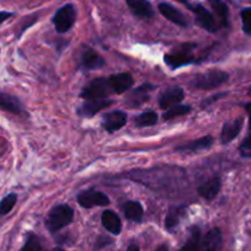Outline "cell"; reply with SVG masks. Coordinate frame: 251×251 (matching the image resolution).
Returning <instances> with one entry per match:
<instances>
[{
	"label": "cell",
	"mask_w": 251,
	"mask_h": 251,
	"mask_svg": "<svg viewBox=\"0 0 251 251\" xmlns=\"http://www.w3.org/2000/svg\"><path fill=\"white\" fill-rule=\"evenodd\" d=\"M76 20V11L73 4L62 6L53 16V25L58 33H66L74 26Z\"/></svg>",
	"instance_id": "5b68a950"
},
{
	"label": "cell",
	"mask_w": 251,
	"mask_h": 251,
	"mask_svg": "<svg viewBox=\"0 0 251 251\" xmlns=\"http://www.w3.org/2000/svg\"><path fill=\"white\" fill-rule=\"evenodd\" d=\"M224 95H226V93H222V94H217V95H216V98H211V99H208V100L203 101V102H202V107H207V106H209V105H211V103L216 102V101H217V100H218V99L223 98V96H224Z\"/></svg>",
	"instance_id": "d6a6232c"
},
{
	"label": "cell",
	"mask_w": 251,
	"mask_h": 251,
	"mask_svg": "<svg viewBox=\"0 0 251 251\" xmlns=\"http://www.w3.org/2000/svg\"><path fill=\"white\" fill-rule=\"evenodd\" d=\"M111 244H112V239L107 238V236H99L98 240H96V244H95V249L100 250V249L111 245Z\"/></svg>",
	"instance_id": "1f68e13d"
},
{
	"label": "cell",
	"mask_w": 251,
	"mask_h": 251,
	"mask_svg": "<svg viewBox=\"0 0 251 251\" xmlns=\"http://www.w3.org/2000/svg\"><path fill=\"white\" fill-rule=\"evenodd\" d=\"M223 248V236L218 228H213L201 239L197 251H222Z\"/></svg>",
	"instance_id": "7c38bea8"
},
{
	"label": "cell",
	"mask_w": 251,
	"mask_h": 251,
	"mask_svg": "<svg viewBox=\"0 0 251 251\" xmlns=\"http://www.w3.org/2000/svg\"><path fill=\"white\" fill-rule=\"evenodd\" d=\"M76 200H78V203L86 209L96 206L106 207L110 204V199L107 197V195L98 191V190H94V188H89V190L80 192Z\"/></svg>",
	"instance_id": "52a82bcc"
},
{
	"label": "cell",
	"mask_w": 251,
	"mask_h": 251,
	"mask_svg": "<svg viewBox=\"0 0 251 251\" xmlns=\"http://www.w3.org/2000/svg\"><path fill=\"white\" fill-rule=\"evenodd\" d=\"M74 211L68 204H58L53 207L46 218V228L52 234L57 233L60 229L66 228L73 222Z\"/></svg>",
	"instance_id": "6da1fadb"
},
{
	"label": "cell",
	"mask_w": 251,
	"mask_h": 251,
	"mask_svg": "<svg viewBox=\"0 0 251 251\" xmlns=\"http://www.w3.org/2000/svg\"><path fill=\"white\" fill-rule=\"evenodd\" d=\"M134 126L136 127H151V126H155L158 123V113L155 111H146V112L141 113V115L137 116L133 121Z\"/></svg>",
	"instance_id": "484cf974"
},
{
	"label": "cell",
	"mask_w": 251,
	"mask_h": 251,
	"mask_svg": "<svg viewBox=\"0 0 251 251\" xmlns=\"http://www.w3.org/2000/svg\"><path fill=\"white\" fill-rule=\"evenodd\" d=\"M243 21V31L246 35L251 36V8H245L240 13Z\"/></svg>",
	"instance_id": "f546056e"
},
{
	"label": "cell",
	"mask_w": 251,
	"mask_h": 251,
	"mask_svg": "<svg viewBox=\"0 0 251 251\" xmlns=\"http://www.w3.org/2000/svg\"><path fill=\"white\" fill-rule=\"evenodd\" d=\"M158 9L164 18L168 19L169 21H171L175 25L180 26V27H187L188 26V21L186 19V16L180 10H177L173 5H170V4L160 3L158 5Z\"/></svg>",
	"instance_id": "e0dca14e"
},
{
	"label": "cell",
	"mask_w": 251,
	"mask_h": 251,
	"mask_svg": "<svg viewBox=\"0 0 251 251\" xmlns=\"http://www.w3.org/2000/svg\"><path fill=\"white\" fill-rule=\"evenodd\" d=\"M122 211L126 218L131 222L139 223V222H142V219H143V216H144L143 206L137 201H128V202H126V203H123Z\"/></svg>",
	"instance_id": "7402d4cb"
},
{
	"label": "cell",
	"mask_w": 251,
	"mask_h": 251,
	"mask_svg": "<svg viewBox=\"0 0 251 251\" xmlns=\"http://www.w3.org/2000/svg\"><path fill=\"white\" fill-rule=\"evenodd\" d=\"M212 146H213V138L211 136H206L196 139V141L180 144L178 147H176L175 151L177 153H197V151L209 149Z\"/></svg>",
	"instance_id": "2e32d148"
},
{
	"label": "cell",
	"mask_w": 251,
	"mask_h": 251,
	"mask_svg": "<svg viewBox=\"0 0 251 251\" xmlns=\"http://www.w3.org/2000/svg\"><path fill=\"white\" fill-rule=\"evenodd\" d=\"M200 243H201V230L199 226H192L190 229V236H188L187 241L178 251H197Z\"/></svg>",
	"instance_id": "d4e9b609"
},
{
	"label": "cell",
	"mask_w": 251,
	"mask_h": 251,
	"mask_svg": "<svg viewBox=\"0 0 251 251\" xmlns=\"http://www.w3.org/2000/svg\"><path fill=\"white\" fill-rule=\"evenodd\" d=\"M245 110H246V112H248V115H249V127H250V129H251V102L246 103Z\"/></svg>",
	"instance_id": "e575fe53"
},
{
	"label": "cell",
	"mask_w": 251,
	"mask_h": 251,
	"mask_svg": "<svg viewBox=\"0 0 251 251\" xmlns=\"http://www.w3.org/2000/svg\"><path fill=\"white\" fill-rule=\"evenodd\" d=\"M155 251H169V248H168V245H165V244H164V245L159 246Z\"/></svg>",
	"instance_id": "8d00e7d4"
},
{
	"label": "cell",
	"mask_w": 251,
	"mask_h": 251,
	"mask_svg": "<svg viewBox=\"0 0 251 251\" xmlns=\"http://www.w3.org/2000/svg\"><path fill=\"white\" fill-rule=\"evenodd\" d=\"M113 94L108 79L98 78L91 80L88 85L84 86L80 93V98L84 100H94V99H107Z\"/></svg>",
	"instance_id": "277c9868"
},
{
	"label": "cell",
	"mask_w": 251,
	"mask_h": 251,
	"mask_svg": "<svg viewBox=\"0 0 251 251\" xmlns=\"http://www.w3.org/2000/svg\"><path fill=\"white\" fill-rule=\"evenodd\" d=\"M185 99V93L180 86H171L166 89L159 98V107L163 110L173 107V106L178 105L181 101Z\"/></svg>",
	"instance_id": "4fadbf2b"
},
{
	"label": "cell",
	"mask_w": 251,
	"mask_h": 251,
	"mask_svg": "<svg viewBox=\"0 0 251 251\" xmlns=\"http://www.w3.org/2000/svg\"><path fill=\"white\" fill-rule=\"evenodd\" d=\"M249 94H250V95H251V88L249 89Z\"/></svg>",
	"instance_id": "f35d334b"
},
{
	"label": "cell",
	"mask_w": 251,
	"mask_h": 251,
	"mask_svg": "<svg viewBox=\"0 0 251 251\" xmlns=\"http://www.w3.org/2000/svg\"><path fill=\"white\" fill-rule=\"evenodd\" d=\"M108 83L113 94H123L133 86L134 80L129 73H118L111 75L108 78Z\"/></svg>",
	"instance_id": "9a60e30c"
},
{
	"label": "cell",
	"mask_w": 251,
	"mask_h": 251,
	"mask_svg": "<svg viewBox=\"0 0 251 251\" xmlns=\"http://www.w3.org/2000/svg\"><path fill=\"white\" fill-rule=\"evenodd\" d=\"M0 108L14 115H23L25 112L24 105L16 96L0 91Z\"/></svg>",
	"instance_id": "ac0fdd59"
},
{
	"label": "cell",
	"mask_w": 251,
	"mask_h": 251,
	"mask_svg": "<svg viewBox=\"0 0 251 251\" xmlns=\"http://www.w3.org/2000/svg\"><path fill=\"white\" fill-rule=\"evenodd\" d=\"M209 5L213 9L214 15L221 27H228L229 25V10L223 0H208Z\"/></svg>",
	"instance_id": "603a6c76"
},
{
	"label": "cell",
	"mask_w": 251,
	"mask_h": 251,
	"mask_svg": "<svg viewBox=\"0 0 251 251\" xmlns=\"http://www.w3.org/2000/svg\"><path fill=\"white\" fill-rule=\"evenodd\" d=\"M196 48V43H183L178 50H173L164 55V62L170 69H177L196 62V57L192 50Z\"/></svg>",
	"instance_id": "3957f363"
},
{
	"label": "cell",
	"mask_w": 251,
	"mask_h": 251,
	"mask_svg": "<svg viewBox=\"0 0 251 251\" xmlns=\"http://www.w3.org/2000/svg\"><path fill=\"white\" fill-rule=\"evenodd\" d=\"M156 86L153 85V84H142L141 86L136 88L134 90L131 91L127 99H126V105L128 107L134 108V107H141L144 102L149 100V95H151V91L155 89Z\"/></svg>",
	"instance_id": "9c48e42d"
},
{
	"label": "cell",
	"mask_w": 251,
	"mask_h": 251,
	"mask_svg": "<svg viewBox=\"0 0 251 251\" xmlns=\"http://www.w3.org/2000/svg\"><path fill=\"white\" fill-rule=\"evenodd\" d=\"M222 188V180L219 177H212L208 181H206L204 183H202L199 187V195L201 197H203L207 201H212L213 199H216L217 195L219 194Z\"/></svg>",
	"instance_id": "ffe728a7"
},
{
	"label": "cell",
	"mask_w": 251,
	"mask_h": 251,
	"mask_svg": "<svg viewBox=\"0 0 251 251\" xmlns=\"http://www.w3.org/2000/svg\"><path fill=\"white\" fill-rule=\"evenodd\" d=\"M180 1H181V3H183V4H187L188 3L187 0H180Z\"/></svg>",
	"instance_id": "74e56055"
},
{
	"label": "cell",
	"mask_w": 251,
	"mask_h": 251,
	"mask_svg": "<svg viewBox=\"0 0 251 251\" xmlns=\"http://www.w3.org/2000/svg\"><path fill=\"white\" fill-rule=\"evenodd\" d=\"M229 79V74L218 69H212V71L204 72L194 75V78L190 80V85L192 88L200 89V90H212L218 86L223 85Z\"/></svg>",
	"instance_id": "7a4b0ae2"
},
{
	"label": "cell",
	"mask_w": 251,
	"mask_h": 251,
	"mask_svg": "<svg viewBox=\"0 0 251 251\" xmlns=\"http://www.w3.org/2000/svg\"><path fill=\"white\" fill-rule=\"evenodd\" d=\"M127 251H139V246L137 244H131L127 249Z\"/></svg>",
	"instance_id": "d590c367"
},
{
	"label": "cell",
	"mask_w": 251,
	"mask_h": 251,
	"mask_svg": "<svg viewBox=\"0 0 251 251\" xmlns=\"http://www.w3.org/2000/svg\"><path fill=\"white\" fill-rule=\"evenodd\" d=\"M192 13L196 16V23L201 26L203 30L208 31V32H216L221 26H219L217 19L204 8L201 4H185Z\"/></svg>",
	"instance_id": "8992f818"
},
{
	"label": "cell",
	"mask_w": 251,
	"mask_h": 251,
	"mask_svg": "<svg viewBox=\"0 0 251 251\" xmlns=\"http://www.w3.org/2000/svg\"><path fill=\"white\" fill-rule=\"evenodd\" d=\"M244 125V118L238 117L233 121H229L223 125V128L221 132V143L223 146H226L230 142H233L236 137L239 136V133L243 129Z\"/></svg>",
	"instance_id": "5bb4252c"
},
{
	"label": "cell",
	"mask_w": 251,
	"mask_h": 251,
	"mask_svg": "<svg viewBox=\"0 0 251 251\" xmlns=\"http://www.w3.org/2000/svg\"><path fill=\"white\" fill-rule=\"evenodd\" d=\"M186 212V204H181V206H174L169 209L168 214L165 218V228L169 231L173 230L174 228L178 226L180 219L182 218L183 214Z\"/></svg>",
	"instance_id": "cb8c5ba5"
},
{
	"label": "cell",
	"mask_w": 251,
	"mask_h": 251,
	"mask_svg": "<svg viewBox=\"0 0 251 251\" xmlns=\"http://www.w3.org/2000/svg\"><path fill=\"white\" fill-rule=\"evenodd\" d=\"M16 202H18V196L15 194L8 195L3 201L0 202V217L8 214L14 208Z\"/></svg>",
	"instance_id": "f1b7e54d"
},
{
	"label": "cell",
	"mask_w": 251,
	"mask_h": 251,
	"mask_svg": "<svg viewBox=\"0 0 251 251\" xmlns=\"http://www.w3.org/2000/svg\"><path fill=\"white\" fill-rule=\"evenodd\" d=\"M23 251H47V250L43 248L40 238H38L36 234L30 233L28 234L27 239H26V243L25 245H24Z\"/></svg>",
	"instance_id": "83f0119b"
},
{
	"label": "cell",
	"mask_w": 251,
	"mask_h": 251,
	"mask_svg": "<svg viewBox=\"0 0 251 251\" xmlns=\"http://www.w3.org/2000/svg\"><path fill=\"white\" fill-rule=\"evenodd\" d=\"M79 68L84 71H94V69H100L105 66V59L99 54L98 52L90 47L84 46L81 48L80 55H79Z\"/></svg>",
	"instance_id": "ba28073f"
},
{
	"label": "cell",
	"mask_w": 251,
	"mask_h": 251,
	"mask_svg": "<svg viewBox=\"0 0 251 251\" xmlns=\"http://www.w3.org/2000/svg\"><path fill=\"white\" fill-rule=\"evenodd\" d=\"M192 107L190 105H175L173 106V107L168 108V110L165 111V112L163 113V118L164 121H170V120H174V118L176 117H181V116H185L187 115V113L191 112Z\"/></svg>",
	"instance_id": "4316f807"
},
{
	"label": "cell",
	"mask_w": 251,
	"mask_h": 251,
	"mask_svg": "<svg viewBox=\"0 0 251 251\" xmlns=\"http://www.w3.org/2000/svg\"><path fill=\"white\" fill-rule=\"evenodd\" d=\"M239 151H240V155L244 156V158H251V133L240 144Z\"/></svg>",
	"instance_id": "4dcf8cb0"
},
{
	"label": "cell",
	"mask_w": 251,
	"mask_h": 251,
	"mask_svg": "<svg viewBox=\"0 0 251 251\" xmlns=\"http://www.w3.org/2000/svg\"><path fill=\"white\" fill-rule=\"evenodd\" d=\"M127 123V113L123 111H111V112L105 113L102 116V121H101V126L105 131L108 133H113L116 131H120L123 128Z\"/></svg>",
	"instance_id": "30bf717a"
},
{
	"label": "cell",
	"mask_w": 251,
	"mask_h": 251,
	"mask_svg": "<svg viewBox=\"0 0 251 251\" xmlns=\"http://www.w3.org/2000/svg\"><path fill=\"white\" fill-rule=\"evenodd\" d=\"M13 16V14L11 13H8V11H0V24L4 23L5 20H8L9 18H11Z\"/></svg>",
	"instance_id": "836d02e7"
},
{
	"label": "cell",
	"mask_w": 251,
	"mask_h": 251,
	"mask_svg": "<svg viewBox=\"0 0 251 251\" xmlns=\"http://www.w3.org/2000/svg\"><path fill=\"white\" fill-rule=\"evenodd\" d=\"M113 100L111 99H94V100H85V102L78 108V115L81 117H94L98 112L105 110L106 107L111 106Z\"/></svg>",
	"instance_id": "8fae6325"
},
{
	"label": "cell",
	"mask_w": 251,
	"mask_h": 251,
	"mask_svg": "<svg viewBox=\"0 0 251 251\" xmlns=\"http://www.w3.org/2000/svg\"><path fill=\"white\" fill-rule=\"evenodd\" d=\"M101 223H102L103 228L107 231H110L111 234H115L118 235L122 230V223H121V219L117 214L113 211H105L101 216Z\"/></svg>",
	"instance_id": "44dd1931"
},
{
	"label": "cell",
	"mask_w": 251,
	"mask_h": 251,
	"mask_svg": "<svg viewBox=\"0 0 251 251\" xmlns=\"http://www.w3.org/2000/svg\"><path fill=\"white\" fill-rule=\"evenodd\" d=\"M132 13L141 19L154 18V9L148 0H126Z\"/></svg>",
	"instance_id": "d6986e66"
}]
</instances>
